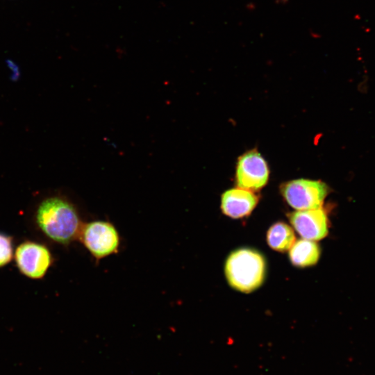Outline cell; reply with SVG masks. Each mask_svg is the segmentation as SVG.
Segmentation results:
<instances>
[{"label":"cell","mask_w":375,"mask_h":375,"mask_svg":"<svg viewBox=\"0 0 375 375\" xmlns=\"http://www.w3.org/2000/svg\"><path fill=\"white\" fill-rule=\"evenodd\" d=\"M35 222L47 238L62 244H68L78 238L83 225L74 206L59 197L41 202L36 210Z\"/></svg>","instance_id":"6da1fadb"},{"label":"cell","mask_w":375,"mask_h":375,"mask_svg":"<svg viewBox=\"0 0 375 375\" xmlns=\"http://www.w3.org/2000/svg\"><path fill=\"white\" fill-rule=\"evenodd\" d=\"M267 242L272 249L284 252L289 250L294 243L295 235L288 224L278 222L267 231Z\"/></svg>","instance_id":"30bf717a"},{"label":"cell","mask_w":375,"mask_h":375,"mask_svg":"<svg viewBox=\"0 0 375 375\" xmlns=\"http://www.w3.org/2000/svg\"><path fill=\"white\" fill-rule=\"evenodd\" d=\"M268 165L256 150L246 152L239 157L235 171L238 188L256 191L263 188L269 179Z\"/></svg>","instance_id":"8992f818"},{"label":"cell","mask_w":375,"mask_h":375,"mask_svg":"<svg viewBox=\"0 0 375 375\" xmlns=\"http://www.w3.org/2000/svg\"><path fill=\"white\" fill-rule=\"evenodd\" d=\"M15 260L19 272L33 279L44 277L53 261L49 249L33 241H25L17 247Z\"/></svg>","instance_id":"5b68a950"},{"label":"cell","mask_w":375,"mask_h":375,"mask_svg":"<svg viewBox=\"0 0 375 375\" xmlns=\"http://www.w3.org/2000/svg\"><path fill=\"white\" fill-rule=\"evenodd\" d=\"M13 257L12 238L0 233V267L8 265Z\"/></svg>","instance_id":"8fae6325"},{"label":"cell","mask_w":375,"mask_h":375,"mask_svg":"<svg viewBox=\"0 0 375 375\" xmlns=\"http://www.w3.org/2000/svg\"><path fill=\"white\" fill-rule=\"evenodd\" d=\"M281 193L285 201L297 210L322 207L328 187L321 181L296 179L283 183Z\"/></svg>","instance_id":"3957f363"},{"label":"cell","mask_w":375,"mask_h":375,"mask_svg":"<svg viewBox=\"0 0 375 375\" xmlns=\"http://www.w3.org/2000/svg\"><path fill=\"white\" fill-rule=\"evenodd\" d=\"M78 238L97 260L118 251L119 236L115 227L109 222L94 221L82 225Z\"/></svg>","instance_id":"277c9868"},{"label":"cell","mask_w":375,"mask_h":375,"mask_svg":"<svg viewBox=\"0 0 375 375\" xmlns=\"http://www.w3.org/2000/svg\"><path fill=\"white\" fill-rule=\"evenodd\" d=\"M225 275L234 289L249 293L258 288L264 281L266 262L256 250L242 248L233 251L225 263Z\"/></svg>","instance_id":"7a4b0ae2"},{"label":"cell","mask_w":375,"mask_h":375,"mask_svg":"<svg viewBox=\"0 0 375 375\" xmlns=\"http://www.w3.org/2000/svg\"><path fill=\"white\" fill-rule=\"evenodd\" d=\"M288 219L303 239L315 241L323 239L328 234V217L322 207L291 212Z\"/></svg>","instance_id":"52a82bcc"},{"label":"cell","mask_w":375,"mask_h":375,"mask_svg":"<svg viewBox=\"0 0 375 375\" xmlns=\"http://www.w3.org/2000/svg\"><path fill=\"white\" fill-rule=\"evenodd\" d=\"M319 256V247L313 240H299L290 249V260L296 267H306L314 265L317 262Z\"/></svg>","instance_id":"9c48e42d"},{"label":"cell","mask_w":375,"mask_h":375,"mask_svg":"<svg viewBox=\"0 0 375 375\" xmlns=\"http://www.w3.org/2000/svg\"><path fill=\"white\" fill-rule=\"evenodd\" d=\"M253 191L238 188L226 190L222 195L221 208L224 215L238 219L250 215L258 202Z\"/></svg>","instance_id":"ba28073f"}]
</instances>
